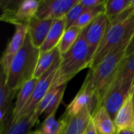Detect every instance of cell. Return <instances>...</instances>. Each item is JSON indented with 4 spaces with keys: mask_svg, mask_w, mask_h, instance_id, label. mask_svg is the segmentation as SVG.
<instances>
[{
    "mask_svg": "<svg viewBox=\"0 0 134 134\" xmlns=\"http://www.w3.org/2000/svg\"><path fill=\"white\" fill-rule=\"evenodd\" d=\"M39 56V49L32 45L27 35L23 47L12 60L6 75V84L12 91H19L27 81L33 78Z\"/></svg>",
    "mask_w": 134,
    "mask_h": 134,
    "instance_id": "3957f363",
    "label": "cell"
},
{
    "mask_svg": "<svg viewBox=\"0 0 134 134\" xmlns=\"http://www.w3.org/2000/svg\"><path fill=\"white\" fill-rule=\"evenodd\" d=\"M82 31V29L73 26L64 31L61 40L57 46L60 55L66 53L75 45L79 37L80 36Z\"/></svg>",
    "mask_w": 134,
    "mask_h": 134,
    "instance_id": "7402d4cb",
    "label": "cell"
},
{
    "mask_svg": "<svg viewBox=\"0 0 134 134\" xmlns=\"http://www.w3.org/2000/svg\"><path fill=\"white\" fill-rule=\"evenodd\" d=\"M89 108L92 115L97 111V104L93 94L84 87H81L75 98L68 105L64 117L70 118L80 114L84 109Z\"/></svg>",
    "mask_w": 134,
    "mask_h": 134,
    "instance_id": "8fae6325",
    "label": "cell"
},
{
    "mask_svg": "<svg viewBox=\"0 0 134 134\" xmlns=\"http://www.w3.org/2000/svg\"><path fill=\"white\" fill-rule=\"evenodd\" d=\"M84 134H98L96 128H95V126H94V124L93 122V120H91V122L88 125Z\"/></svg>",
    "mask_w": 134,
    "mask_h": 134,
    "instance_id": "4dcf8cb0",
    "label": "cell"
},
{
    "mask_svg": "<svg viewBox=\"0 0 134 134\" xmlns=\"http://www.w3.org/2000/svg\"><path fill=\"white\" fill-rule=\"evenodd\" d=\"M60 57V53L57 47L49 52L40 54L33 78L38 79L51 68V67L54 64V63L58 60Z\"/></svg>",
    "mask_w": 134,
    "mask_h": 134,
    "instance_id": "d6986e66",
    "label": "cell"
},
{
    "mask_svg": "<svg viewBox=\"0 0 134 134\" xmlns=\"http://www.w3.org/2000/svg\"><path fill=\"white\" fill-rule=\"evenodd\" d=\"M41 1L24 0L18 3L16 8H11L8 5L1 16V20L16 25H27L34 18L40 6Z\"/></svg>",
    "mask_w": 134,
    "mask_h": 134,
    "instance_id": "5b68a950",
    "label": "cell"
},
{
    "mask_svg": "<svg viewBox=\"0 0 134 134\" xmlns=\"http://www.w3.org/2000/svg\"><path fill=\"white\" fill-rule=\"evenodd\" d=\"M129 42L130 41H126L115 48L98 65L90 69L82 86L95 97L97 111L102 107L105 94L114 79L121 62L126 57V50Z\"/></svg>",
    "mask_w": 134,
    "mask_h": 134,
    "instance_id": "6da1fadb",
    "label": "cell"
},
{
    "mask_svg": "<svg viewBox=\"0 0 134 134\" xmlns=\"http://www.w3.org/2000/svg\"><path fill=\"white\" fill-rule=\"evenodd\" d=\"M109 24V18L105 14V13H102L87 27L83 29L85 32L86 39L89 45L92 62L106 34Z\"/></svg>",
    "mask_w": 134,
    "mask_h": 134,
    "instance_id": "52a82bcc",
    "label": "cell"
},
{
    "mask_svg": "<svg viewBox=\"0 0 134 134\" xmlns=\"http://www.w3.org/2000/svg\"><path fill=\"white\" fill-rule=\"evenodd\" d=\"M92 120L98 134H116L114 120L104 107L94 113Z\"/></svg>",
    "mask_w": 134,
    "mask_h": 134,
    "instance_id": "ac0fdd59",
    "label": "cell"
},
{
    "mask_svg": "<svg viewBox=\"0 0 134 134\" xmlns=\"http://www.w3.org/2000/svg\"><path fill=\"white\" fill-rule=\"evenodd\" d=\"M114 122L116 133L120 130H134V103L132 92L116 115Z\"/></svg>",
    "mask_w": 134,
    "mask_h": 134,
    "instance_id": "9a60e30c",
    "label": "cell"
},
{
    "mask_svg": "<svg viewBox=\"0 0 134 134\" xmlns=\"http://www.w3.org/2000/svg\"><path fill=\"white\" fill-rule=\"evenodd\" d=\"M27 35V25L15 26V31L10 38L1 58V71L5 75L8 73L9 66L14 57L23 47Z\"/></svg>",
    "mask_w": 134,
    "mask_h": 134,
    "instance_id": "9c48e42d",
    "label": "cell"
},
{
    "mask_svg": "<svg viewBox=\"0 0 134 134\" xmlns=\"http://www.w3.org/2000/svg\"><path fill=\"white\" fill-rule=\"evenodd\" d=\"M60 63V57L51 67V68L38 79L35 90L31 97V99L29 100L27 104L25 105V107L24 108V109L19 115L17 120L20 118H23L34 112L38 103L41 101V100L44 97V96L50 90L54 77L59 68Z\"/></svg>",
    "mask_w": 134,
    "mask_h": 134,
    "instance_id": "8992f818",
    "label": "cell"
},
{
    "mask_svg": "<svg viewBox=\"0 0 134 134\" xmlns=\"http://www.w3.org/2000/svg\"><path fill=\"white\" fill-rule=\"evenodd\" d=\"M133 85L134 53L122 60L110 86H123L133 89Z\"/></svg>",
    "mask_w": 134,
    "mask_h": 134,
    "instance_id": "5bb4252c",
    "label": "cell"
},
{
    "mask_svg": "<svg viewBox=\"0 0 134 134\" xmlns=\"http://www.w3.org/2000/svg\"><path fill=\"white\" fill-rule=\"evenodd\" d=\"M105 10V5L100 6L97 8H92L88 9L85 10V12L81 15V16L79 18V20L76 21V23L74 24V26L83 30L86 27H87L100 14L102 13H104Z\"/></svg>",
    "mask_w": 134,
    "mask_h": 134,
    "instance_id": "cb8c5ba5",
    "label": "cell"
},
{
    "mask_svg": "<svg viewBox=\"0 0 134 134\" xmlns=\"http://www.w3.org/2000/svg\"><path fill=\"white\" fill-rule=\"evenodd\" d=\"M134 53V33L132 38L130 40V42L128 44V46L126 50V57H129Z\"/></svg>",
    "mask_w": 134,
    "mask_h": 134,
    "instance_id": "f546056e",
    "label": "cell"
},
{
    "mask_svg": "<svg viewBox=\"0 0 134 134\" xmlns=\"http://www.w3.org/2000/svg\"><path fill=\"white\" fill-rule=\"evenodd\" d=\"M53 22V20H42L35 16L29 21L27 24V35L35 47L40 49Z\"/></svg>",
    "mask_w": 134,
    "mask_h": 134,
    "instance_id": "4fadbf2b",
    "label": "cell"
},
{
    "mask_svg": "<svg viewBox=\"0 0 134 134\" xmlns=\"http://www.w3.org/2000/svg\"><path fill=\"white\" fill-rule=\"evenodd\" d=\"M37 82H38L37 79L32 78L29 79L28 81H27L20 89L15 104L13 106L12 122L17 120L19 115L20 114V112L22 111L25 105L27 104V102L31 99V97L35 90Z\"/></svg>",
    "mask_w": 134,
    "mask_h": 134,
    "instance_id": "e0dca14e",
    "label": "cell"
},
{
    "mask_svg": "<svg viewBox=\"0 0 134 134\" xmlns=\"http://www.w3.org/2000/svg\"><path fill=\"white\" fill-rule=\"evenodd\" d=\"M80 3L85 8L92 9L105 5L106 0H80Z\"/></svg>",
    "mask_w": 134,
    "mask_h": 134,
    "instance_id": "f1b7e54d",
    "label": "cell"
},
{
    "mask_svg": "<svg viewBox=\"0 0 134 134\" xmlns=\"http://www.w3.org/2000/svg\"><path fill=\"white\" fill-rule=\"evenodd\" d=\"M66 31V20L65 16L54 20L46 40L40 47V54L49 52L57 48L61 40V38Z\"/></svg>",
    "mask_w": 134,
    "mask_h": 134,
    "instance_id": "2e32d148",
    "label": "cell"
},
{
    "mask_svg": "<svg viewBox=\"0 0 134 134\" xmlns=\"http://www.w3.org/2000/svg\"><path fill=\"white\" fill-rule=\"evenodd\" d=\"M79 2V0H42L35 17L53 20L63 18Z\"/></svg>",
    "mask_w": 134,
    "mask_h": 134,
    "instance_id": "ba28073f",
    "label": "cell"
},
{
    "mask_svg": "<svg viewBox=\"0 0 134 134\" xmlns=\"http://www.w3.org/2000/svg\"><path fill=\"white\" fill-rule=\"evenodd\" d=\"M38 122L34 113H31L12 122L4 134H28L30 130Z\"/></svg>",
    "mask_w": 134,
    "mask_h": 134,
    "instance_id": "ffe728a7",
    "label": "cell"
},
{
    "mask_svg": "<svg viewBox=\"0 0 134 134\" xmlns=\"http://www.w3.org/2000/svg\"><path fill=\"white\" fill-rule=\"evenodd\" d=\"M116 134H134V130H120V131L117 132Z\"/></svg>",
    "mask_w": 134,
    "mask_h": 134,
    "instance_id": "1f68e13d",
    "label": "cell"
},
{
    "mask_svg": "<svg viewBox=\"0 0 134 134\" xmlns=\"http://www.w3.org/2000/svg\"><path fill=\"white\" fill-rule=\"evenodd\" d=\"M63 126V120L60 119L57 121L55 114L45 119L40 129L38 130L39 134H60Z\"/></svg>",
    "mask_w": 134,
    "mask_h": 134,
    "instance_id": "d4e9b609",
    "label": "cell"
},
{
    "mask_svg": "<svg viewBox=\"0 0 134 134\" xmlns=\"http://www.w3.org/2000/svg\"><path fill=\"white\" fill-rule=\"evenodd\" d=\"M16 92L12 91L6 84V75L1 71L0 73V111L13 110L12 101Z\"/></svg>",
    "mask_w": 134,
    "mask_h": 134,
    "instance_id": "44dd1931",
    "label": "cell"
},
{
    "mask_svg": "<svg viewBox=\"0 0 134 134\" xmlns=\"http://www.w3.org/2000/svg\"><path fill=\"white\" fill-rule=\"evenodd\" d=\"M57 91V88H54V89L50 88V90L48 91V93L44 96V97L41 100V101L38 103V104L35 108L33 113H34L35 117L38 120L39 119V117L46 111V110L49 107V105L51 100H53V97L55 96Z\"/></svg>",
    "mask_w": 134,
    "mask_h": 134,
    "instance_id": "83f0119b",
    "label": "cell"
},
{
    "mask_svg": "<svg viewBox=\"0 0 134 134\" xmlns=\"http://www.w3.org/2000/svg\"><path fill=\"white\" fill-rule=\"evenodd\" d=\"M86 8H85L81 3L80 0L79 3H77L75 5H74L69 12L65 16L66 20V30L73 27L74 24L76 23V21L79 20V18L81 16V15L85 12Z\"/></svg>",
    "mask_w": 134,
    "mask_h": 134,
    "instance_id": "4316f807",
    "label": "cell"
},
{
    "mask_svg": "<svg viewBox=\"0 0 134 134\" xmlns=\"http://www.w3.org/2000/svg\"><path fill=\"white\" fill-rule=\"evenodd\" d=\"M132 97H133V103H134V85L133 89H132Z\"/></svg>",
    "mask_w": 134,
    "mask_h": 134,
    "instance_id": "d6a6232c",
    "label": "cell"
},
{
    "mask_svg": "<svg viewBox=\"0 0 134 134\" xmlns=\"http://www.w3.org/2000/svg\"><path fill=\"white\" fill-rule=\"evenodd\" d=\"M91 65L90 48L82 30L75 45L66 53L60 55V63L51 89L67 85L78 73L85 68H90Z\"/></svg>",
    "mask_w": 134,
    "mask_h": 134,
    "instance_id": "7a4b0ae2",
    "label": "cell"
},
{
    "mask_svg": "<svg viewBox=\"0 0 134 134\" xmlns=\"http://www.w3.org/2000/svg\"><path fill=\"white\" fill-rule=\"evenodd\" d=\"M131 92L132 89L129 87L111 86L108 88L104 98L102 107L107 110L113 120Z\"/></svg>",
    "mask_w": 134,
    "mask_h": 134,
    "instance_id": "30bf717a",
    "label": "cell"
},
{
    "mask_svg": "<svg viewBox=\"0 0 134 134\" xmlns=\"http://www.w3.org/2000/svg\"><path fill=\"white\" fill-rule=\"evenodd\" d=\"M28 134H39L38 131H33V132H30Z\"/></svg>",
    "mask_w": 134,
    "mask_h": 134,
    "instance_id": "836d02e7",
    "label": "cell"
},
{
    "mask_svg": "<svg viewBox=\"0 0 134 134\" xmlns=\"http://www.w3.org/2000/svg\"><path fill=\"white\" fill-rule=\"evenodd\" d=\"M93 118L89 108L84 109L80 114L70 117H62L63 126L60 134H84Z\"/></svg>",
    "mask_w": 134,
    "mask_h": 134,
    "instance_id": "7c38bea8",
    "label": "cell"
},
{
    "mask_svg": "<svg viewBox=\"0 0 134 134\" xmlns=\"http://www.w3.org/2000/svg\"><path fill=\"white\" fill-rule=\"evenodd\" d=\"M130 2L131 0H108L106 1L104 13L111 20L128 9Z\"/></svg>",
    "mask_w": 134,
    "mask_h": 134,
    "instance_id": "603a6c76",
    "label": "cell"
},
{
    "mask_svg": "<svg viewBox=\"0 0 134 134\" xmlns=\"http://www.w3.org/2000/svg\"><path fill=\"white\" fill-rule=\"evenodd\" d=\"M66 86H67V85L57 87V91L55 96L53 97V98L51 100L49 107L47 108V109L44 112V118L45 119L48 118L49 116H50L53 114H56V111H57L58 107L60 106V104L62 101V99H63V97H64V92L66 90Z\"/></svg>",
    "mask_w": 134,
    "mask_h": 134,
    "instance_id": "484cf974",
    "label": "cell"
},
{
    "mask_svg": "<svg viewBox=\"0 0 134 134\" xmlns=\"http://www.w3.org/2000/svg\"><path fill=\"white\" fill-rule=\"evenodd\" d=\"M133 33L134 14L126 20L110 23L106 34L93 57L90 69L98 65L115 48L126 41H130Z\"/></svg>",
    "mask_w": 134,
    "mask_h": 134,
    "instance_id": "277c9868",
    "label": "cell"
}]
</instances>
